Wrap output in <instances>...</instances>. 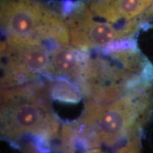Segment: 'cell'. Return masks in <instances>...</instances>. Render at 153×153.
<instances>
[{"label": "cell", "mask_w": 153, "mask_h": 153, "mask_svg": "<svg viewBox=\"0 0 153 153\" xmlns=\"http://www.w3.org/2000/svg\"><path fill=\"white\" fill-rule=\"evenodd\" d=\"M153 114V83L130 91L106 106L86 103L77 121L82 133L95 146L108 145L140 135Z\"/></svg>", "instance_id": "1"}, {"label": "cell", "mask_w": 153, "mask_h": 153, "mask_svg": "<svg viewBox=\"0 0 153 153\" xmlns=\"http://www.w3.org/2000/svg\"><path fill=\"white\" fill-rule=\"evenodd\" d=\"M50 84L40 80L4 89L1 94V131L9 140L26 134L45 143L55 138L59 120L50 106Z\"/></svg>", "instance_id": "2"}, {"label": "cell", "mask_w": 153, "mask_h": 153, "mask_svg": "<svg viewBox=\"0 0 153 153\" xmlns=\"http://www.w3.org/2000/svg\"><path fill=\"white\" fill-rule=\"evenodd\" d=\"M140 20L116 26L114 24L99 20L88 6H79L69 20L70 41L74 48L88 50L108 45L120 40L131 39L139 29Z\"/></svg>", "instance_id": "3"}, {"label": "cell", "mask_w": 153, "mask_h": 153, "mask_svg": "<svg viewBox=\"0 0 153 153\" xmlns=\"http://www.w3.org/2000/svg\"><path fill=\"white\" fill-rule=\"evenodd\" d=\"M51 13L36 0H3L1 25L7 43L39 44L40 36Z\"/></svg>", "instance_id": "4"}, {"label": "cell", "mask_w": 153, "mask_h": 153, "mask_svg": "<svg viewBox=\"0 0 153 153\" xmlns=\"http://www.w3.org/2000/svg\"><path fill=\"white\" fill-rule=\"evenodd\" d=\"M153 0H91L88 7L96 16L112 24H127L150 8Z\"/></svg>", "instance_id": "5"}, {"label": "cell", "mask_w": 153, "mask_h": 153, "mask_svg": "<svg viewBox=\"0 0 153 153\" xmlns=\"http://www.w3.org/2000/svg\"><path fill=\"white\" fill-rule=\"evenodd\" d=\"M87 51L74 47L65 46L51 55V62L45 75L62 76L72 80L75 85L82 77L89 56Z\"/></svg>", "instance_id": "6"}, {"label": "cell", "mask_w": 153, "mask_h": 153, "mask_svg": "<svg viewBox=\"0 0 153 153\" xmlns=\"http://www.w3.org/2000/svg\"><path fill=\"white\" fill-rule=\"evenodd\" d=\"M50 94L55 100L68 104H76L81 99L79 88L62 76H56L51 80Z\"/></svg>", "instance_id": "7"}]
</instances>
